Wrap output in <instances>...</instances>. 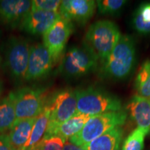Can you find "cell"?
<instances>
[{
	"mask_svg": "<svg viewBox=\"0 0 150 150\" xmlns=\"http://www.w3.org/2000/svg\"><path fill=\"white\" fill-rule=\"evenodd\" d=\"M136 61V47L132 38L121 35L118 42L102 61V75L106 78L120 80L127 77Z\"/></svg>",
	"mask_w": 150,
	"mask_h": 150,
	"instance_id": "obj_1",
	"label": "cell"
},
{
	"mask_svg": "<svg viewBox=\"0 0 150 150\" xmlns=\"http://www.w3.org/2000/svg\"><path fill=\"white\" fill-rule=\"evenodd\" d=\"M75 93L77 112L79 113L95 116L122 110L120 99L101 88L88 87L76 90Z\"/></svg>",
	"mask_w": 150,
	"mask_h": 150,
	"instance_id": "obj_2",
	"label": "cell"
},
{
	"mask_svg": "<svg viewBox=\"0 0 150 150\" xmlns=\"http://www.w3.org/2000/svg\"><path fill=\"white\" fill-rule=\"evenodd\" d=\"M117 24L109 20H100L90 26L83 42L103 61L110 53L120 38Z\"/></svg>",
	"mask_w": 150,
	"mask_h": 150,
	"instance_id": "obj_3",
	"label": "cell"
},
{
	"mask_svg": "<svg viewBox=\"0 0 150 150\" xmlns=\"http://www.w3.org/2000/svg\"><path fill=\"white\" fill-rule=\"evenodd\" d=\"M127 117L126 111L122 110L91 116L83 129L70 138L69 141L75 145L82 147L110 129L121 127L126 122Z\"/></svg>",
	"mask_w": 150,
	"mask_h": 150,
	"instance_id": "obj_4",
	"label": "cell"
},
{
	"mask_svg": "<svg viewBox=\"0 0 150 150\" xmlns=\"http://www.w3.org/2000/svg\"><path fill=\"white\" fill-rule=\"evenodd\" d=\"M98 59L83 42L81 46L72 47L62 59L60 72L66 78L77 79L90 74L97 68Z\"/></svg>",
	"mask_w": 150,
	"mask_h": 150,
	"instance_id": "obj_5",
	"label": "cell"
},
{
	"mask_svg": "<svg viewBox=\"0 0 150 150\" xmlns=\"http://www.w3.org/2000/svg\"><path fill=\"white\" fill-rule=\"evenodd\" d=\"M30 47L27 40L17 37L11 38L6 45V66L11 76L18 81L25 80Z\"/></svg>",
	"mask_w": 150,
	"mask_h": 150,
	"instance_id": "obj_6",
	"label": "cell"
},
{
	"mask_svg": "<svg viewBox=\"0 0 150 150\" xmlns=\"http://www.w3.org/2000/svg\"><path fill=\"white\" fill-rule=\"evenodd\" d=\"M75 91L67 88L58 92L47 105L50 110V122L46 132L65 122L77 112Z\"/></svg>",
	"mask_w": 150,
	"mask_h": 150,
	"instance_id": "obj_7",
	"label": "cell"
},
{
	"mask_svg": "<svg viewBox=\"0 0 150 150\" xmlns=\"http://www.w3.org/2000/svg\"><path fill=\"white\" fill-rule=\"evenodd\" d=\"M11 93L16 120L36 117L45 106L42 92L38 88L24 87Z\"/></svg>",
	"mask_w": 150,
	"mask_h": 150,
	"instance_id": "obj_8",
	"label": "cell"
},
{
	"mask_svg": "<svg viewBox=\"0 0 150 150\" xmlns=\"http://www.w3.org/2000/svg\"><path fill=\"white\" fill-rule=\"evenodd\" d=\"M72 32V22L61 18L42 34L43 45L50 52L54 63L63 52Z\"/></svg>",
	"mask_w": 150,
	"mask_h": 150,
	"instance_id": "obj_9",
	"label": "cell"
},
{
	"mask_svg": "<svg viewBox=\"0 0 150 150\" xmlns=\"http://www.w3.org/2000/svg\"><path fill=\"white\" fill-rule=\"evenodd\" d=\"M54 63L51 54L43 43L31 46L25 81H31L45 76L52 70Z\"/></svg>",
	"mask_w": 150,
	"mask_h": 150,
	"instance_id": "obj_10",
	"label": "cell"
},
{
	"mask_svg": "<svg viewBox=\"0 0 150 150\" xmlns=\"http://www.w3.org/2000/svg\"><path fill=\"white\" fill-rule=\"evenodd\" d=\"M31 7L32 2L27 0L0 1V21L11 28L20 27Z\"/></svg>",
	"mask_w": 150,
	"mask_h": 150,
	"instance_id": "obj_11",
	"label": "cell"
},
{
	"mask_svg": "<svg viewBox=\"0 0 150 150\" xmlns=\"http://www.w3.org/2000/svg\"><path fill=\"white\" fill-rule=\"evenodd\" d=\"M61 18L59 12L31 8L20 28L30 34H43Z\"/></svg>",
	"mask_w": 150,
	"mask_h": 150,
	"instance_id": "obj_12",
	"label": "cell"
},
{
	"mask_svg": "<svg viewBox=\"0 0 150 150\" xmlns=\"http://www.w3.org/2000/svg\"><path fill=\"white\" fill-rule=\"evenodd\" d=\"M95 8L96 3L93 0H64L61 1L59 13L71 22L85 24L93 16Z\"/></svg>",
	"mask_w": 150,
	"mask_h": 150,
	"instance_id": "obj_13",
	"label": "cell"
},
{
	"mask_svg": "<svg viewBox=\"0 0 150 150\" xmlns=\"http://www.w3.org/2000/svg\"><path fill=\"white\" fill-rule=\"evenodd\" d=\"M127 109L132 120L146 134L150 131V100L136 95L129 101Z\"/></svg>",
	"mask_w": 150,
	"mask_h": 150,
	"instance_id": "obj_14",
	"label": "cell"
},
{
	"mask_svg": "<svg viewBox=\"0 0 150 150\" xmlns=\"http://www.w3.org/2000/svg\"><path fill=\"white\" fill-rule=\"evenodd\" d=\"M36 118L16 120L8 134L12 150H23L29 141Z\"/></svg>",
	"mask_w": 150,
	"mask_h": 150,
	"instance_id": "obj_15",
	"label": "cell"
},
{
	"mask_svg": "<svg viewBox=\"0 0 150 150\" xmlns=\"http://www.w3.org/2000/svg\"><path fill=\"white\" fill-rule=\"evenodd\" d=\"M91 116L76 112L74 116L62 123L52 130L45 133L44 138L59 136L66 142L70 138L78 134L83 129L84 125L89 120Z\"/></svg>",
	"mask_w": 150,
	"mask_h": 150,
	"instance_id": "obj_16",
	"label": "cell"
},
{
	"mask_svg": "<svg viewBox=\"0 0 150 150\" xmlns=\"http://www.w3.org/2000/svg\"><path fill=\"white\" fill-rule=\"evenodd\" d=\"M122 136L123 129L116 127L82 147L84 150H119Z\"/></svg>",
	"mask_w": 150,
	"mask_h": 150,
	"instance_id": "obj_17",
	"label": "cell"
},
{
	"mask_svg": "<svg viewBox=\"0 0 150 150\" xmlns=\"http://www.w3.org/2000/svg\"><path fill=\"white\" fill-rule=\"evenodd\" d=\"M50 110L45 105L39 114L31 131V136L23 150H33L43 139L50 122Z\"/></svg>",
	"mask_w": 150,
	"mask_h": 150,
	"instance_id": "obj_18",
	"label": "cell"
},
{
	"mask_svg": "<svg viewBox=\"0 0 150 150\" xmlns=\"http://www.w3.org/2000/svg\"><path fill=\"white\" fill-rule=\"evenodd\" d=\"M16 121L12 93L0 99V134L10 130Z\"/></svg>",
	"mask_w": 150,
	"mask_h": 150,
	"instance_id": "obj_19",
	"label": "cell"
},
{
	"mask_svg": "<svg viewBox=\"0 0 150 150\" xmlns=\"http://www.w3.org/2000/svg\"><path fill=\"white\" fill-rule=\"evenodd\" d=\"M135 88L138 95L150 99V61L142 63L135 80Z\"/></svg>",
	"mask_w": 150,
	"mask_h": 150,
	"instance_id": "obj_20",
	"label": "cell"
},
{
	"mask_svg": "<svg viewBox=\"0 0 150 150\" xmlns=\"http://www.w3.org/2000/svg\"><path fill=\"white\" fill-rule=\"evenodd\" d=\"M146 135L141 129L137 127L125 140L122 150H142Z\"/></svg>",
	"mask_w": 150,
	"mask_h": 150,
	"instance_id": "obj_21",
	"label": "cell"
},
{
	"mask_svg": "<svg viewBox=\"0 0 150 150\" xmlns=\"http://www.w3.org/2000/svg\"><path fill=\"white\" fill-rule=\"evenodd\" d=\"M97 8L102 15H115L122 10L127 1L125 0H103L97 1Z\"/></svg>",
	"mask_w": 150,
	"mask_h": 150,
	"instance_id": "obj_22",
	"label": "cell"
},
{
	"mask_svg": "<svg viewBox=\"0 0 150 150\" xmlns=\"http://www.w3.org/2000/svg\"><path fill=\"white\" fill-rule=\"evenodd\" d=\"M64 143V140L59 136L47 137L43 138L36 148L40 150H63Z\"/></svg>",
	"mask_w": 150,
	"mask_h": 150,
	"instance_id": "obj_23",
	"label": "cell"
},
{
	"mask_svg": "<svg viewBox=\"0 0 150 150\" xmlns=\"http://www.w3.org/2000/svg\"><path fill=\"white\" fill-rule=\"evenodd\" d=\"M61 1L60 0H33L31 1V8L52 12H59Z\"/></svg>",
	"mask_w": 150,
	"mask_h": 150,
	"instance_id": "obj_24",
	"label": "cell"
},
{
	"mask_svg": "<svg viewBox=\"0 0 150 150\" xmlns=\"http://www.w3.org/2000/svg\"><path fill=\"white\" fill-rule=\"evenodd\" d=\"M133 25H134V29L138 32L142 33V34L150 33V23H147L142 20L138 11L136 12L134 19H133Z\"/></svg>",
	"mask_w": 150,
	"mask_h": 150,
	"instance_id": "obj_25",
	"label": "cell"
},
{
	"mask_svg": "<svg viewBox=\"0 0 150 150\" xmlns=\"http://www.w3.org/2000/svg\"><path fill=\"white\" fill-rule=\"evenodd\" d=\"M138 11L144 22L150 23V4L141 5L138 9Z\"/></svg>",
	"mask_w": 150,
	"mask_h": 150,
	"instance_id": "obj_26",
	"label": "cell"
},
{
	"mask_svg": "<svg viewBox=\"0 0 150 150\" xmlns=\"http://www.w3.org/2000/svg\"><path fill=\"white\" fill-rule=\"evenodd\" d=\"M0 150H12L8 134H0Z\"/></svg>",
	"mask_w": 150,
	"mask_h": 150,
	"instance_id": "obj_27",
	"label": "cell"
},
{
	"mask_svg": "<svg viewBox=\"0 0 150 150\" xmlns=\"http://www.w3.org/2000/svg\"><path fill=\"white\" fill-rule=\"evenodd\" d=\"M63 150H84L82 147H79L77 145H75L70 142L69 140L65 142Z\"/></svg>",
	"mask_w": 150,
	"mask_h": 150,
	"instance_id": "obj_28",
	"label": "cell"
},
{
	"mask_svg": "<svg viewBox=\"0 0 150 150\" xmlns=\"http://www.w3.org/2000/svg\"><path fill=\"white\" fill-rule=\"evenodd\" d=\"M1 92H2V85H1V81H0V95H1Z\"/></svg>",
	"mask_w": 150,
	"mask_h": 150,
	"instance_id": "obj_29",
	"label": "cell"
},
{
	"mask_svg": "<svg viewBox=\"0 0 150 150\" xmlns=\"http://www.w3.org/2000/svg\"><path fill=\"white\" fill-rule=\"evenodd\" d=\"M1 57H0V64H1Z\"/></svg>",
	"mask_w": 150,
	"mask_h": 150,
	"instance_id": "obj_30",
	"label": "cell"
},
{
	"mask_svg": "<svg viewBox=\"0 0 150 150\" xmlns=\"http://www.w3.org/2000/svg\"><path fill=\"white\" fill-rule=\"evenodd\" d=\"M33 150H40V149H37V148H36V149H33Z\"/></svg>",
	"mask_w": 150,
	"mask_h": 150,
	"instance_id": "obj_31",
	"label": "cell"
},
{
	"mask_svg": "<svg viewBox=\"0 0 150 150\" xmlns=\"http://www.w3.org/2000/svg\"><path fill=\"white\" fill-rule=\"evenodd\" d=\"M149 100H150V99H149Z\"/></svg>",
	"mask_w": 150,
	"mask_h": 150,
	"instance_id": "obj_32",
	"label": "cell"
}]
</instances>
